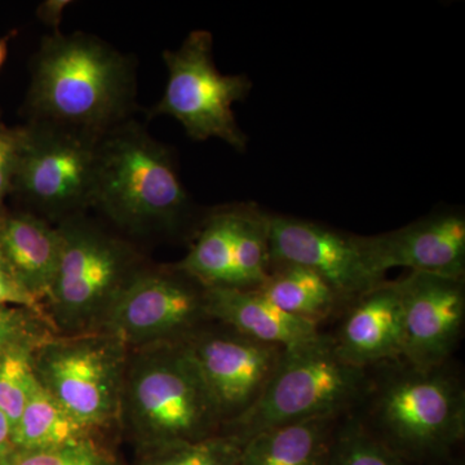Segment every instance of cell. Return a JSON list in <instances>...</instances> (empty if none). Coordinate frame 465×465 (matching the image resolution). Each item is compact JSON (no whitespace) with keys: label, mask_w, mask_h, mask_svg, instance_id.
Segmentation results:
<instances>
[{"label":"cell","mask_w":465,"mask_h":465,"mask_svg":"<svg viewBox=\"0 0 465 465\" xmlns=\"http://www.w3.org/2000/svg\"><path fill=\"white\" fill-rule=\"evenodd\" d=\"M136 109L134 57L87 33L54 30L42 39L30 65L27 124L101 139Z\"/></svg>","instance_id":"cell-1"},{"label":"cell","mask_w":465,"mask_h":465,"mask_svg":"<svg viewBox=\"0 0 465 465\" xmlns=\"http://www.w3.org/2000/svg\"><path fill=\"white\" fill-rule=\"evenodd\" d=\"M92 210L134 237L195 232L203 216L183 186L173 150L134 118L100 139Z\"/></svg>","instance_id":"cell-2"},{"label":"cell","mask_w":465,"mask_h":465,"mask_svg":"<svg viewBox=\"0 0 465 465\" xmlns=\"http://www.w3.org/2000/svg\"><path fill=\"white\" fill-rule=\"evenodd\" d=\"M56 226L60 262L45 302L52 326L74 335L97 331L119 293L146 264L130 242L88 213Z\"/></svg>","instance_id":"cell-3"},{"label":"cell","mask_w":465,"mask_h":465,"mask_svg":"<svg viewBox=\"0 0 465 465\" xmlns=\"http://www.w3.org/2000/svg\"><path fill=\"white\" fill-rule=\"evenodd\" d=\"M122 407L145 451L206 439L222 424L182 341L142 348L125 372Z\"/></svg>","instance_id":"cell-4"},{"label":"cell","mask_w":465,"mask_h":465,"mask_svg":"<svg viewBox=\"0 0 465 465\" xmlns=\"http://www.w3.org/2000/svg\"><path fill=\"white\" fill-rule=\"evenodd\" d=\"M365 370L348 365L332 338L283 351L259 399L240 418L225 424V436L240 445L255 434L305 419L339 415L365 391Z\"/></svg>","instance_id":"cell-5"},{"label":"cell","mask_w":465,"mask_h":465,"mask_svg":"<svg viewBox=\"0 0 465 465\" xmlns=\"http://www.w3.org/2000/svg\"><path fill=\"white\" fill-rule=\"evenodd\" d=\"M12 197L20 210L58 225L94 207L100 139L26 124Z\"/></svg>","instance_id":"cell-6"},{"label":"cell","mask_w":465,"mask_h":465,"mask_svg":"<svg viewBox=\"0 0 465 465\" xmlns=\"http://www.w3.org/2000/svg\"><path fill=\"white\" fill-rule=\"evenodd\" d=\"M385 362L388 371L372 393V423L399 449L440 451L463 439L465 393L445 366L420 371Z\"/></svg>","instance_id":"cell-7"},{"label":"cell","mask_w":465,"mask_h":465,"mask_svg":"<svg viewBox=\"0 0 465 465\" xmlns=\"http://www.w3.org/2000/svg\"><path fill=\"white\" fill-rule=\"evenodd\" d=\"M168 78L153 116L168 115L195 142L223 140L237 152L247 148L246 134L237 124L234 104L249 96L252 82L243 74L225 75L213 60V36L194 30L174 51H164Z\"/></svg>","instance_id":"cell-8"},{"label":"cell","mask_w":465,"mask_h":465,"mask_svg":"<svg viewBox=\"0 0 465 465\" xmlns=\"http://www.w3.org/2000/svg\"><path fill=\"white\" fill-rule=\"evenodd\" d=\"M34 367L39 384L90 432L122 409L127 347L110 333L52 336L34 353Z\"/></svg>","instance_id":"cell-9"},{"label":"cell","mask_w":465,"mask_h":465,"mask_svg":"<svg viewBox=\"0 0 465 465\" xmlns=\"http://www.w3.org/2000/svg\"><path fill=\"white\" fill-rule=\"evenodd\" d=\"M206 290L176 264L146 265L119 293L97 331L127 348L185 341L208 318Z\"/></svg>","instance_id":"cell-10"},{"label":"cell","mask_w":465,"mask_h":465,"mask_svg":"<svg viewBox=\"0 0 465 465\" xmlns=\"http://www.w3.org/2000/svg\"><path fill=\"white\" fill-rule=\"evenodd\" d=\"M222 424L247 411L273 375L283 349L228 332L200 331L182 341Z\"/></svg>","instance_id":"cell-11"},{"label":"cell","mask_w":465,"mask_h":465,"mask_svg":"<svg viewBox=\"0 0 465 465\" xmlns=\"http://www.w3.org/2000/svg\"><path fill=\"white\" fill-rule=\"evenodd\" d=\"M268 240L271 265L311 269L341 302H351L385 281L370 269L358 235L298 217L268 213Z\"/></svg>","instance_id":"cell-12"},{"label":"cell","mask_w":465,"mask_h":465,"mask_svg":"<svg viewBox=\"0 0 465 465\" xmlns=\"http://www.w3.org/2000/svg\"><path fill=\"white\" fill-rule=\"evenodd\" d=\"M403 321V360L420 371L446 365L465 320L464 278L411 272L393 282Z\"/></svg>","instance_id":"cell-13"},{"label":"cell","mask_w":465,"mask_h":465,"mask_svg":"<svg viewBox=\"0 0 465 465\" xmlns=\"http://www.w3.org/2000/svg\"><path fill=\"white\" fill-rule=\"evenodd\" d=\"M370 269L384 278L394 268L464 278L465 217L460 211H440L397 231L360 237Z\"/></svg>","instance_id":"cell-14"},{"label":"cell","mask_w":465,"mask_h":465,"mask_svg":"<svg viewBox=\"0 0 465 465\" xmlns=\"http://www.w3.org/2000/svg\"><path fill=\"white\" fill-rule=\"evenodd\" d=\"M351 302L338 335L332 338L338 356L362 370L402 360V308L394 283L384 281Z\"/></svg>","instance_id":"cell-15"},{"label":"cell","mask_w":465,"mask_h":465,"mask_svg":"<svg viewBox=\"0 0 465 465\" xmlns=\"http://www.w3.org/2000/svg\"><path fill=\"white\" fill-rule=\"evenodd\" d=\"M208 318L220 321L253 341L291 351L318 341L317 324L283 312L259 290L216 287L206 290Z\"/></svg>","instance_id":"cell-16"},{"label":"cell","mask_w":465,"mask_h":465,"mask_svg":"<svg viewBox=\"0 0 465 465\" xmlns=\"http://www.w3.org/2000/svg\"><path fill=\"white\" fill-rule=\"evenodd\" d=\"M0 253L23 286L38 300L47 302L58 262L61 237L56 225L26 211H0Z\"/></svg>","instance_id":"cell-17"},{"label":"cell","mask_w":465,"mask_h":465,"mask_svg":"<svg viewBox=\"0 0 465 465\" xmlns=\"http://www.w3.org/2000/svg\"><path fill=\"white\" fill-rule=\"evenodd\" d=\"M336 419L316 416L255 434L242 443L240 465H326Z\"/></svg>","instance_id":"cell-18"},{"label":"cell","mask_w":465,"mask_h":465,"mask_svg":"<svg viewBox=\"0 0 465 465\" xmlns=\"http://www.w3.org/2000/svg\"><path fill=\"white\" fill-rule=\"evenodd\" d=\"M176 266L206 289H235L232 204L215 207L203 213L191 250Z\"/></svg>","instance_id":"cell-19"},{"label":"cell","mask_w":465,"mask_h":465,"mask_svg":"<svg viewBox=\"0 0 465 465\" xmlns=\"http://www.w3.org/2000/svg\"><path fill=\"white\" fill-rule=\"evenodd\" d=\"M256 290L291 316L317 326L341 302L321 275L293 264L271 265L265 282Z\"/></svg>","instance_id":"cell-20"},{"label":"cell","mask_w":465,"mask_h":465,"mask_svg":"<svg viewBox=\"0 0 465 465\" xmlns=\"http://www.w3.org/2000/svg\"><path fill=\"white\" fill-rule=\"evenodd\" d=\"M14 433L21 454L70 445L88 439L91 432L36 381L15 424Z\"/></svg>","instance_id":"cell-21"},{"label":"cell","mask_w":465,"mask_h":465,"mask_svg":"<svg viewBox=\"0 0 465 465\" xmlns=\"http://www.w3.org/2000/svg\"><path fill=\"white\" fill-rule=\"evenodd\" d=\"M234 211L235 289L256 290L271 271L268 213L253 203L232 204Z\"/></svg>","instance_id":"cell-22"},{"label":"cell","mask_w":465,"mask_h":465,"mask_svg":"<svg viewBox=\"0 0 465 465\" xmlns=\"http://www.w3.org/2000/svg\"><path fill=\"white\" fill-rule=\"evenodd\" d=\"M240 459L241 445L237 440L225 434H213L148 450L142 465H240Z\"/></svg>","instance_id":"cell-23"},{"label":"cell","mask_w":465,"mask_h":465,"mask_svg":"<svg viewBox=\"0 0 465 465\" xmlns=\"http://www.w3.org/2000/svg\"><path fill=\"white\" fill-rule=\"evenodd\" d=\"M41 345H17L0 354V410L17 423L38 379L34 353Z\"/></svg>","instance_id":"cell-24"},{"label":"cell","mask_w":465,"mask_h":465,"mask_svg":"<svg viewBox=\"0 0 465 465\" xmlns=\"http://www.w3.org/2000/svg\"><path fill=\"white\" fill-rule=\"evenodd\" d=\"M326 465H405L393 450L351 419L332 440Z\"/></svg>","instance_id":"cell-25"},{"label":"cell","mask_w":465,"mask_h":465,"mask_svg":"<svg viewBox=\"0 0 465 465\" xmlns=\"http://www.w3.org/2000/svg\"><path fill=\"white\" fill-rule=\"evenodd\" d=\"M51 321L32 309L0 307V354L17 345H42L50 341Z\"/></svg>","instance_id":"cell-26"},{"label":"cell","mask_w":465,"mask_h":465,"mask_svg":"<svg viewBox=\"0 0 465 465\" xmlns=\"http://www.w3.org/2000/svg\"><path fill=\"white\" fill-rule=\"evenodd\" d=\"M11 465H114V461L88 437L61 448L21 452Z\"/></svg>","instance_id":"cell-27"},{"label":"cell","mask_w":465,"mask_h":465,"mask_svg":"<svg viewBox=\"0 0 465 465\" xmlns=\"http://www.w3.org/2000/svg\"><path fill=\"white\" fill-rule=\"evenodd\" d=\"M25 128L0 125V211L5 210V201L11 197L15 173L23 146Z\"/></svg>","instance_id":"cell-28"},{"label":"cell","mask_w":465,"mask_h":465,"mask_svg":"<svg viewBox=\"0 0 465 465\" xmlns=\"http://www.w3.org/2000/svg\"><path fill=\"white\" fill-rule=\"evenodd\" d=\"M0 307L32 309L36 313L47 314L43 305L23 286L0 253Z\"/></svg>","instance_id":"cell-29"},{"label":"cell","mask_w":465,"mask_h":465,"mask_svg":"<svg viewBox=\"0 0 465 465\" xmlns=\"http://www.w3.org/2000/svg\"><path fill=\"white\" fill-rule=\"evenodd\" d=\"M17 455L14 424L9 420L8 416L0 410V465H11Z\"/></svg>","instance_id":"cell-30"},{"label":"cell","mask_w":465,"mask_h":465,"mask_svg":"<svg viewBox=\"0 0 465 465\" xmlns=\"http://www.w3.org/2000/svg\"><path fill=\"white\" fill-rule=\"evenodd\" d=\"M67 2H47L42 5L41 17L45 23H51L52 25H57L58 18L61 16V12L65 8Z\"/></svg>","instance_id":"cell-31"},{"label":"cell","mask_w":465,"mask_h":465,"mask_svg":"<svg viewBox=\"0 0 465 465\" xmlns=\"http://www.w3.org/2000/svg\"><path fill=\"white\" fill-rule=\"evenodd\" d=\"M9 39H11V35L0 36V69L7 60Z\"/></svg>","instance_id":"cell-32"},{"label":"cell","mask_w":465,"mask_h":465,"mask_svg":"<svg viewBox=\"0 0 465 465\" xmlns=\"http://www.w3.org/2000/svg\"><path fill=\"white\" fill-rule=\"evenodd\" d=\"M2 124H3V122H2V116H0V125H2Z\"/></svg>","instance_id":"cell-33"}]
</instances>
